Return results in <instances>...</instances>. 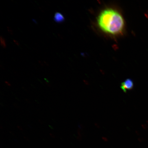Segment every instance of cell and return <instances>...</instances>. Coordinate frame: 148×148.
Listing matches in <instances>:
<instances>
[{"label": "cell", "instance_id": "obj_2", "mask_svg": "<svg viewBox=\"0 0 148 148\" xmlns=\"http://www.w3.org/2000/svg\"><path fill=\"white\" fill-rule=\"evenodd\" d=\"M134 87V83L132 79H126L121 84L120 88L123 91L125 92L127 90H132Z\"/></svg>", "mask_w": 148, "mask_h": 148}, {"label": "cell", "instance_id": "obj_1", "mask_svg": "<svg viewBox=\"0 0 148 148\" xmlns=\"http://www.w3.org/2000/svg\"><path fill=\"white\" fill-rule=\"evenodd\" d=\"M98 25L103 32L116 36L123 33L125 22L120 13L112 8L102 11L97 18Z\"/></svg>", "mask_w": 148, "mask_h": 148}, {"label": "cell", "instance_id": "obj_5", "mask_svg": "<svg viewBox=\"0 0 148 148\" xmlns=\"http://www.w3.org/2000/svg\"><path fill=\"white\" fill-rule=\"evenodd\" d=\"M7 28H8V31H9V32L11 33V34H12V29H11L10 27H7Z\"/></svg>", "mask_w": 148, "mask_h": 148}, {"label": "cell", "instance_id": "obj_3", "mask_svg": "<svg viewBox=\"0 0 148 148\" xmlns=\"http://www.w3.org/2000/svg\"><path fill=\"white\" fill-rule=\"evenodd\" d=\"M65 18L62 14L60 12H56L55 14L54 20L57 23H63L65 21Z\"/></svg>", "mask_w": 148, "mask_h": 148}, {"label": "cell", "instance_id": "obj_4", "mask_svg": "<svg viewBox=\"0 0 148 148\" xmlns=\"http://www.w3.org/2000/svg\"><path fill=\"white\" fill-rule=\"evenodd\" d=\"M0 40H1V47L3 48H5L6 47V44L5 38L3 36H1L0 38Z\"/></svg>", "mask_w": 148, "mask_h": 148}, {"label": "cell", "instance_id": "obj_7", "mask_svg": "<svg viewBox=\"0 0 148 148\" xmlns=\"http://www.w3.org/2000/svg\"><path fill=\"white\" fill-rule=\"evenodd\" d=\"M5 83H6V84H7V85H8V86H11V84L9 82H5Z\"/></svg>", "mask_w": 148, "mask_h": 148}, {"label": "cell", "instance_id": "obj_6", "mask_svg": "<svg viewBox=\"0 0 148 148\" xmlns=\"http://www.w3.org/2000/svg\"><path fill=\"white\" fill-rule=\"evenodd\" d=\"M14 42H15V43L16 44V45H19V44L18 43V42L17 41H16V40H14Z\"/></svg>", "mask_w": 148, "mask_h": 148}]
</instances>
